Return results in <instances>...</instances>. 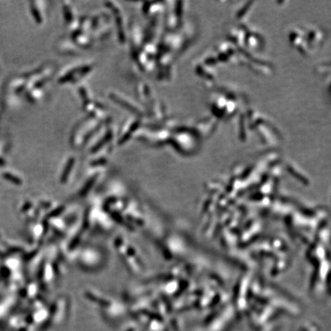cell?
Here are the masks:
<instances>
[{
    "label": "cell",
    "mask_w": 331,
    "mask_h": 331,
    "mask_svg": "<svg viewBox=\"0 0 331 331\" xmlns=\"http://www.w3.org/2000/svg\"><path fill=\"white\" fill-rule=\"evenodd\" d=\"M127 331H133V329H132V328H131V329L127 330Z\"/></svg>",
    "instance_id": "obj_1"
}]
</instances>
